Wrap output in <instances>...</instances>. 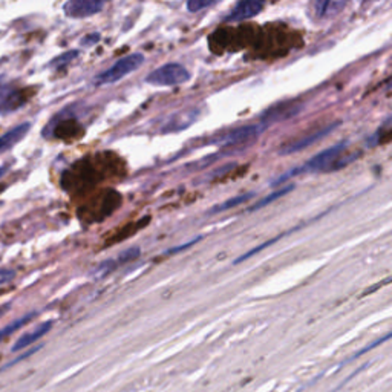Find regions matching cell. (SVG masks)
I'll return each instance as SVG.
<instances>
[{"mask_svg":"<svg viewBox=\"0 0 392 392\" xmlns=\"http://www.w3.org/2000/svg\"><path fill=\"white\" fill-rule=\"evenodd\" d=\"M144 62H146V58H144V55L140 53L124 55L122 58H118V60L112 66L107 67L106 71L98 74L96 77V80H93V84H96V86H105V84H112L120 81L124 79V77L138 71L144 65Z\"/></svg>","mask_w":392,"mask_h":392,"instance_id":"1","label":"cell"},{"mask_svg":"<svg viewBox=\"0 0 392 392\" xmlns=\"http://www.w3.org/2000/svg\"><path fill=\"white\" fill-rule=\"evenodd\" d=\"M189 80L190 72L181 63H166L146 77V81L153 86H180Z\"/></svg>","mask_w":392,"mask_h":392,"instance_id":"2","label":"cell"},{"mask_svg":"<svg viewBox=\"0 0 392 392\" xmlns=\"http://www.w3.org/2000/svg\"><path fill=\"white\" fill-rule=\"evenodd\" d=\"M103 8L105 2L100 0H70L63 5V11L70 19H86L98 14Z\"/></svg>","mask_w":392,"mask_h":392,"instance_id":"3","label":"cell"},{"mask_svg":"<svg viewBox=\"0 0 392 392\" xmlns=\"http://www.w3.org/2000/svg\"><path fill=\"white\" fill-rule=\"evenodd\" d=\"M200 118V109H183L180 112H175L170 115L167 120L164 122L161 131L164 133H176V132H183L198 120Z\"/></svg>","mask_w":392,"mask_h":392,"instance_id":"4","label":"cell"},{"mask_svg":"<svg viewBox=\"0 0 392 392\" xmlns=\"http://www.w3.org/2000/svg\"><path fill=\"white\" fill-rule=\"evenodd\" d=\"M339 126H340V123H334V124H329V126H327V127H322V129H319V131H316V132H313V133H310V135H305L303 138L297 140V141H294V143H292V144H288V146H285V148L280 149V153H282V155H292V153L302 152L303 149L313 146V144H316V143L322 141L323 138H327V136H328L331 132H334Z\"/></svg>","mask_w":392,"mask_h":392,"instance_id":"5","label":"cell"},{"mask_svg":"<svg viewBox=\"0 0 392 392\" xmlns=\"http://www.w3.org/2000/svg\"><path fill=\"white\" fill-rule=\"evenodd\" d=\"M263 131V126L258 124H250V126H242L237 127V129L219 135L218 138L215 140V143L218 144H236V143H242V141H249L256 138V136Z\"/></svg>","mask_w":392,"mask_h":392,"instance_id":"6","label":"cell"},{"mask_svg":"<svg viewBox=\"0 0 392 392\" xmlns=\"http://www.w3.org/2000/svg\"><path fill=\"white\" fill-rule=\"evenodd\" d=\"M23 105L25 98L14 86L0 88V115H10L15 110H19Z\"/></svg>","mask_w":392,"mask_h":392,"instance_id":"7","label":"cell"},{"mask_svg":"<svg viewBox=\"0 0 392 392\" xmlns=\"http://www.w3.org/2000/svg\"><path fill=\"white\" fill-rule=\"evenodd\" d=\"M263 10L262 2H254V0H245V2L237 4L230 14L227 15V22H242L249 20L251 17L258 15Z\"/></svg>","mask_w":392,"mask_h":392,"instance_id":"8","label":"cell"},{"mask_svg":"<svg viewBox=\"0 0 392 392\" xmlns=\"http://www.w3.org/2000/svg\"><path fill=\"white\" fill-rule=\"evenodd\" d=\"M301 107H302V105H297V103H284V105H279L275 109H268L267 112L262 115L259 124L266 127L267 124H271L275 122L285 120V118H288V117L299 114Z\"/></svg>","mask_w":392,"mask_h":392,"instance_id":"9","label":"cell"},{"mask_svg":"<svg viewBox=\"0 0 392 392\" xmlns=\"http://www.w3.org/2000/svg\"><path fill=\"white\" fill-rule=\"evenodd\" d=\"M31 129V123L28 122H25L19 126H15L13 127V129H10L8 132H5L2 136H0V155L2 153L8 152V150H11L17 143H20L25 136L28 135Z\"/></svg>","mask_w":392,"mask_h":392,"instance_id":"10","label":"cell"},{"mask_svg":"<svg viewBox=\"0 0 392 392\" xmlns=\"http://www.w3.org/2000/svg\"><path fill=\"white\" fill-rule=\"evenodd\" d=\"M51 327H53V322H45V323H41V325H39L37 328H34L32 331L27 332V334H23V336L19 337V340H17V342L14 344L13 351H14V353L22 351V349L31 346L32 344H36L39 339H41L45 334H48L49 329H51Z\"/></svg>","mask_w":392,"mask_h":392,"instance_id":"11","label":"cell"},{"mask_svg":"<svg viewBox=\"0 0 392 392\" xmlns=\"http://www.w3.org/2000/svg\"><path fill=\"white\" fill-rule=\"evenodd\" d=\"M345 8V2H336V0H327V2H314L313 13L318 19H327V17L336 15L340 10Z\"/></svg>","mask_w":392,"mask_h":392,"instance_id":"12","label":"cell"},{"mask_svg":"<svg viewBox=\"0 0 392 392\" xmlns=\"http://www.w3.org/2000/svg\"><path fill=\"white\" fill-rule=\"evenodd\" d=\"M253 196H254V193H242V195L233 196V198H230V200H227L224 202L216 204L215 207H211V210L209 211V215H218V213H223V211H227L230 209H235L237 206H241V204L250 201Z\"/></svg>","mask_w":392,"mask_h":392,"instance_id":"13","label":"cell"},{"mask_svg":"<svg viewBox=\"0 0 392 392\" xmlns=\"http://www.w3.org/2000/svg\"><path fill=\"white\" fill-rule=\"evenodd\" d=\"M36 316V313H28V314H25V316L19 318V319H15L14 322L11 323H8L6 327H4L2 329H0V344L4 342L5 339L10 337L11 334H14L15 331H19L20 328H23L25 325H27L28 322H31V319Z\"/></svg>","mask_w":392,"mask_h":392,"instance_id":"14","label":"cell"},{"mask_svg":"<svg viewBox=\"0 0 392 392\" xmlns=\"http://www.w3.org/2000/svg\"><path fill=\"white\" fill-rule=\"evenodd\" d=\"M294 189V184H289V185H287V187H282V189H279V190H275L273 193H270L268 196H266V198H262L261 201H258L256 204H253L251 206V209H250V211H254V210H259V209H263L266 206H268V204H271V202H275V201H277L279 198H282L284 195H287V193H289Z\"/></svg>","mask_w":392,"mask_h":392,"instance_id":"15","label":"cell"},{"mask_svg":"<svg viewBox=\"0 0 392 392\" xmlns=\"http://www.w3.org/2000/svg\"><path fill=\"white\" fill-rule=\"evenodd\" d=\"M140 254H141V250L138 249V247H131V249H127L123 253L118 254V256L115 258V262H117V266H126V263L138 259Z\"/></svg>","mask_w":392,"mask_h":392,"instance_id":"16","label":"cell"},{"mask_svg":"<svg viewBox=\"0 0 392 392\" xmlns=\"http://www.w3.org/2000/svg\"><path fill=\"white\" fill-rule=\"evenodd\" d=\"M80 55L79 51H67V53H63L62 55L55 57L53 62H51V67H55V70H60L62 66H66L67 63H71L72 60H75L77 57Z\"/></svg>","mask_w":392,"mask_h":392,"instance_id":"17","label":"cell"},{"mask_svg":"<svg viewBox=\"0 0 392 392\" xmlns=\"http://www.w3.org/2000/svg\"><path fill=\"white\" fill-rule=\"evenodd\" d=\"M216 2H210V0H190V2H187V10L190 13H200L202 10H206V8H210L211 5H215Z\"/></svg>","mask_w":392,"mask_h":392,"instance_id":"18","label":"cell"},{"mask_svg":"<svg viewBox=\"0 0 392 392\" xmlns=\"http://www.w3.org/2000/svg\"><path fill=\"white\" fill-rule=\"evenodd\" d=\"M201 240H202V236H200V237H195V240H192V241H189V242L181 244L180 247H175V249H170V250H167V254H176V253H180V251H183V250L190 249V247H192L193 244L200 242Z\"/></svg>","mask_w":392,"mask_h":392,"instance_id":"19","label":"cell"},{"mask_svg":"<svg viewBox=\"0 0 392 392\" xmlns=\"http://www.w3.org/2000/svg\"><path fill=\"white\" fill-rule=\"evenodd\" d=\"M15 277V273L13 270H0V287L10 284L11 280Z\"/></svg>","mask_w":392,"mask_h":392,"instance_id":"20","label":"cell"},{"mask_svg":"<svg viewBox=\"0 0 392 392\" xmlns=\"http://www.w3.org/2000/svg\"><path fill=\"white\" fill-rule=\"evenodd\" d=\"M100 41V34H89V36L84 37L81 40V45H86V46H91V45H96Z\"/></svg>","mask_w":392,"mask_h":392,"instance_id":"21","label":"cell"},{"mask_svg":"<svg viewBox=\"0 0 392 392\" xmlns=\"http://www.w3.org/2000/svg\"><path fill=\"white\" fill-rule=\"evenodd\" d=\"M8 306H10V305H2V306H0V316H2L4 311L8 310Z\"/></svg>","mask_w":392,"mask_h":392,"instance_id":"22","label":"cell"},{"mask_svg":"<svg viewBox=\"0 0 392 392\" xmlns=\"http://www.w3.org/2000/svg\"><path fill=\"white\" fill-rule=\"evenodd\" d=\"M6 174V167H0V178Z\"/></svg>","mask_w":392,"mask_h":392,"instance_id":"23","label":"cell"}]
</instances>
